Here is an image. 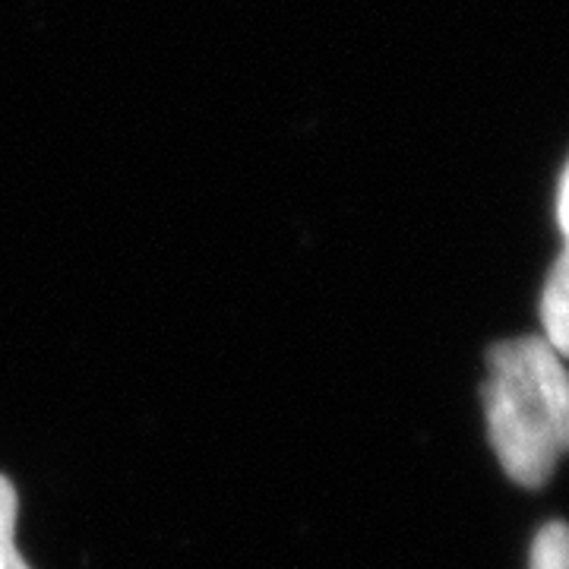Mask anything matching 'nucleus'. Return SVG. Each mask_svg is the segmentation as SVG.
<instances>
[{"instance_id": "39448f33", "label": "nucleus", "mask_w": 569, "mask_h": 569, "mask_svg": "<svg viewBox=\"0 0 569 569\" xmlns=\"http://www.w3.org/2000/svg\"><path fill=\"white\" fill-rule=\"evenodd\" d=\"M557 224L567 228V174L560 178V190H557Z\"/></svg>"}, {"instance_id": "f03ea898", "label": "nucleus", "mask_w": 569, "mask_h": 569, "mask_svg": "<svg viewBox=\"0 0 569 569\" xmlns=\"http://www.w3.org/2000/svg\"><path fill=\"white\" fill-rule=\"evenodd\" d=\"M569 266L567 253L557 257V263L550 269L548 282H545V295H541V323H545V339L548 346L563 355L569 348Z\"/></svg>"}, {"instance_id": "20e7f679", "label": "nucleus", "mask_w": 569, "mask_h": 569, "mask_svg": "<svg viewBox=\"0 0 569 569\" xmlns=\"http://www.w3.org/2000/svg\"><path fill=\"white\" fill-rule=\"evenodd\" d=\"M529 569H569V538L560 519L548 522L535 535Z\"/></svg>"}, {"instance_id": "7ed1b4c3", "label": "nucleus", "mask_w": 569, "mask_h": 569, "mask_svg": "<svg viewBox=\"0 0 569 569\" xmlns=\"http://www.w3.org/2000/svg\"><path fill=\"white\" fill-rule=\"evenodd\" d=\"M17 512H20L17 488L0 475V569H29L17 548Z\"/></svg>"}, {"instance_id": "f257e3e1", "label": "nucleus", "mask_w": 569, "mask_h": 569, "mask_svg": "<svg viewBox=\"0 0 569 569\" xmlns=\"http://www.w3.org/2000/svg\"><path fill=\"white\" fill-rule=\"evenodd\" d=\"M481 396L490 447L503 471L522 488H545L569 440V387L560 355L535 336L493 346Z\"/></svg>"}]
</instances>
